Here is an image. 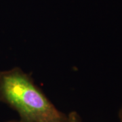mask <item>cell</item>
Returning <instances> with one entry per match:
<instances>
[{
  "instance_id": "obj_4",
  "label": "cell",
  "mask_w": 122,
  "mask_h": 122,
  "mask_svg": "<svg viewBox=\"0 0 122 122\" xmlns=\"http://www.w3.org/2000/svg\"><path fill=\"white\" fill-rule=\"evenodd\" d=\"M21 122L20 120L19 121H16V120H12V121H8V122Z\"/></svg>"
},
{
  "instance_id": "obj_2",
  "label": "cell",
  "mask_w": 122,
  "mask_h": 122,
  "mask_svg": "<svg viewBox=\"0 0 122 122\" xmlns=\"http://www.w3.org/2000/svg\"><path fill=\"white\" fill-rule=\"evenodd\" d=\"M66 122H81V119L77 112L72 111L67 115Z\"/></svg>"
},
{
  "instance_id": "obj_1",
  "label": "cell",
  "mask_w": 122,
  "mask_h": 122,
  "mask_svg": "<svg viewBox=\"0 0 122 122\" xmlns=\"http://www.w3.org/2000/svg\"><path fill=\"white\" fill-rule=\"evenodd\" d=\"M0 102L14 110L21 122H66L30 76L18 67L0 72Z\"/></svg>"
},
{
  "instance_id": "obj_3",
  "label": "cell",
  "mask_w": 122,
  "mask_h": 122,
  "mask_svg": "<svg viewBox=\"0 0 122 122\" xmlns=\"http://www.w3.org/2000/svg\"><path fill=\"white\" fill-rule=\"evenodd\" d=\"M119 118L120 122H122V107L119 112Z\"/></svg>"
}]
</instances>
